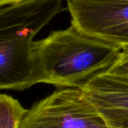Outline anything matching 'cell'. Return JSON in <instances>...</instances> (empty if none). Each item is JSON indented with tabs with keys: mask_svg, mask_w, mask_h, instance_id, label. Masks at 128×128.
I'll return each instance as SVG.
<instances>
[{
	"mask_svg": "<svg viewBox=\"0 0 128 128\" xmlns=\"http://www.w3.org/2000/svg\"><path fill=\"white\" fill-rule=\"evenodd\" d=\"M122 49L80 32L74 25L52 32L32 47L34 82L58 88L80 87L105 72Z\"/></svg>",
	"mask_w": 128,
	"mask_h": 128,
	"instance_id": "cell-1",
	"label": "cell"
},
{
	"mask_svg": "<svg viewBox=\"0 0 128 128\" xmlns=\"http://www.w3.org/2000/svg\"><path fill=\"white\" fill-rule=\"evenodd\" d=\"M104 73L128 83V47L121 50L116 62Z\"/></svg>",
	"mask_w": 128,
	"mask_h": 128,
	"instance_id": "cell-7",
	"label": "cell"
},
{
	"mask_svg": "<svg viewBox=\"0 0 128 128\" xmlns=\"http://www.w3.org/2000/svg\"><path fill=\"white\" fill-rule=\"evenodd\" d=\"M28 112L21 104L6 94L0 95V128H20Z\"/></svg>",
	"mask_w": 128,
	"mask_h": 128,
	"instance_id": "cell-6",
	"label": "cell"
},
{
	"mask_svg": "<svg viewBox=\"0 0 128 128\" xmlns=\"http://www.w3.org/2000/svg\"><path fill=\"white\" fill-rule=\"evenodd\" d=\"M80 88L107 128H128V83L100 73Z\"/></svg>",
	"mask_w": 128,
	"mask_h": 128,
	"instance_id": "cell-5",
	"label": "cell"
},
{
	"mask_svg": "<svg viewBox=\"0 0 128 128\" xmlns=\"http://www.w3.org/2000/svg\"><path fill=\"white\" fill-rule=\"evenodd\" d=\"M20 128H108L80 87L61 88L34 104Z\"/></svg>",
	"mask_w": 128,
	"mask_h": 128,
	"instance_id": "cell-3",
	"label": "cell"
},
{
	"mask_svg": "<svg viewBox=\"0 0 128 128\" xmlns=\"http://www.w3.org/2000/svg\"><path fill=\"white\" fill-rule=\"evenodd\" d=\"M66 1L71 24L80 32L122 50L128 47V2Z\"/></svg>",
	"mask_w": 128,
	"mask_h": 128,
	"instance_id": "cell-4",
	"label": "cell"
},
{
	"mask_svg": "<svg viewBox=\"0 0 128 128\" xmlns=\"http://www.w3.org/2000/svg\"><path fill=\"white\" fill-rule=\"evenodd\" d=\"M21 1H22V0H0V6L3 7V6L8 5L10 4L16 3V2H19Z\"/></svg>",
	"mask_w": 128,
	"mask_h": 128,
	"instance_id": "cell-8",
	"label": "cell"
},
{
	"mask_svg": "<svg viewBox=\"0 0 128 128\" xmlns=\"http://www.w3.org/2000/svg\"><path fill=\"white\" fill-rule=\"evenodd\" d=\"M63 0H22L1 7L0 88L23 91L34 85L33 38L58 14Z\"/></svg>",
	"mask_w": 128,
	"mask_h": 128,
	"instance_id": "cell-2",
	"label": "cell"
},
{
	"mask_svg": "<svg viewBox=\"0 0 128 128\" xmlns=\"http://www.w3.org/2000/svg\"><path fill=\"white\" fill-rule=\"evenodd\" d=\"M115 1H124V2H128V0H115Z\"/></svg>",
	"mask_w": 128,
	"mask_h": 128,
	"instance_id": "cell-9",
	"label": "cell"
}]
</instances>
